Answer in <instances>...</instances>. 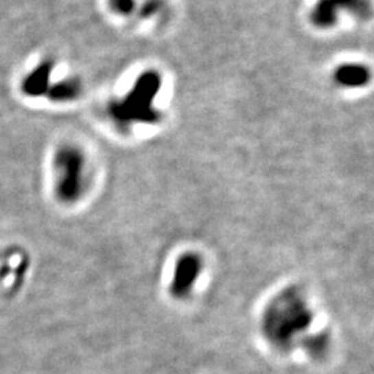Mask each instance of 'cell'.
I'll return each mask as SVG.
<instances>
[{
    "instance_id": "277c9868",
    "label": "cell",
    "mask_w": 374,
    "mask_h": 374,
    "mask_svg": "<svg viewBox=\"0 0 374 374\" xmlns=\"http://www.w3.org/2000/svg\"><path fill=\"white\" fill-rule=\"evenodd\" d=\"M53 72L51 61H43L30 71L21 82V91L28 97H39L50 89V78Z\"/></svg>"
},
{
    "instance_id": "7a4b0ae2",
    "label": "cell",
    "mask_w": 374,
    "mask_h": 374,
    "mask_svg": "<svg viewBox=\"0 0 374 374\" xmlns=\"http://www.w3.org/2000/svg\"><path fill=\"white\" fill-rule=\"evenodd\" d=\"M54 171L58 200L67 204L80 200L85 190V159L80 150L61 147L54 157Z\"/></svg>"
},
{
    "instance_id": "5b68a950",
    "label": "cell",
    "mask_w": 374,
    "mask_h": 374,
    "mask_svg": "<svg viewBox=\"0 0 374 374\" xmlns=\"http://www.w3.org/2000/svg\"><path fill=\"white\" fill-rule=\"evenodd\" d=\"M81 92L80 84L75 80H62L57 84H54L53 86H50V89L47 91V96L50 100L53 102H69L72 99L77 97Z\"/></svg>"
},
{
    "instance_id": "3957f363",
    "label": "cell",
    "mask_w": 374,
    "mask_h": 374,
    "mask_svg": "<svg viewBox=\"0 0 374 374\" xmlns=\"http://www.w3.org/2000/svg\"><path fill=\"white\" fill-rule=\"evenodd\" d=\"M202 268L204 264L198 254L186 253L180 255L174 266V273L170 283L171 295L176 299L187 298L193 292L202 273Z\"/></svg>"
},
{
    "instance_id": "8992f818",
    "label": "cell",
    "mask_w": 374,
    "mask_h": 374,
    "mask_svg": "<svg viewBox=\"0 0 374 374\" xmlns=\"http://www.w3.org/2000/svg\"><path fill=\"white\" fill-rule=\"evenodd\" d=\"M337 80L342 85L358 86L366 82L367 71L359 65H345L337 71Z\"/></svg>"
},
{
    "instance_id": "6da1fadb",
    "label": "cell",
    "mask_w": 374,
    "mask_h": 374,
    "mask_svg": "<svg viewBox=\"0 0 374 374\" xmlns=\"http://www.w3.org/2000/svg\"><path fill=\"white\" fill-rule=\"evenodd\" d=\"M314 312L301 292L288 290L266 308L261 326L264 336L280 349L288 348L296 337L311 327Z\"/></svg>"
}]
</instances>
